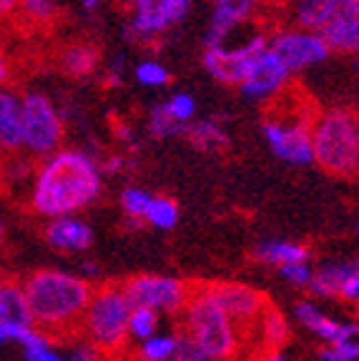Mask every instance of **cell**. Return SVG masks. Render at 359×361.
Wrapping results in <instances>:
<instances>
[{
  "instance_id": "6da1fadb",
  "label": "cell",
  "mask_w": 359,
  "mask_h": 361,
  "mask_svg": "<svg viewBox=\"0 0 359 361\" xmlns=\"http://www.w3.org/2000/svg\"><path fill=\"white\" fill-rule=\"evenodd\" d=\"M101 191V166L86 151L61 148L35 169L28 201L35 214L53 221L88 209Z\"/></svg>"
},
{
  "instance_id": "7a4b0ae2",
  "label": "cell",
  "mask_w": 359,
  "mask_h": 361,
  "mask_svg": "<svg viewBox=\"0 0 359 361\" xmlns=\"http://www.w3.org/2000/svg\"><path fill=\"white\" fill-rule=\"evenodd\" d=\"M30 322L53 341L78 338L81 319L86 314L93 283L63 269H38L23 279Z\"/></svg>"
},
{
  "instance_id": "3957f363",
  "label": "cell",
  "mask_w": 359,
  "mask_h": 361,
  "mask_svg": "<svg viewBox=\"0 0 359 361\" xmlns=\"http://www.w3.org/2000/svg\"><path fill=\"white\" fill-rule=\"evenodd\" d=\"M359 113L352 108H326L312 123V164L331 176L357 173Z\"/></svg>"
},
{
  "instance_id": "277c9868",
  "label": "cell",
  "mask_w": 359,
  "mask_h": 361,
  "mask_svg": "<svg viewBox=\"0 0 359 361\" xmlns=\"http://www.w3.org/2000/svg\"><path fill=\"white\" fill-rule=\"evenodd\" d=\"M129 316L131 304L126 301L118 283L93 286L86 314L81 319L78 336L101 351L103 359H113L129 351Z\"/></svg>"
},
{
  "instance_id": "5b68a950",
  "label": "cell",
  "mask_w": 359,
  "mask_h": 361,
  "mask_svg": "<svg viewBox=\"0 0 359 361\" xmlns=\"http://www.w3.org/2000/svg\"><path fill=\"white\" fill-rule=\"evenodd\" d=\"M181 316H184L181 331L189 334L211 361H234L242 354L244 334L221 311V306L208 296L204 283L194 281L191 299L186 309L181 311Z\"/></svg>"
},
{
  "instance_id": "8992f818",
  "label": "cell",
  "mask_w": 359,
  "mask_h": 361,
  "mask_svg": "<svg viewBox=\"0 0 359 361\" xmlns=\"http://www.w3.org/2000/svg\"><path fill=\"white\" fill-rule=\"evenodd\" d=\"M312 123L314 116L304 101L292 103L289 90H284L269 103L261 133L279 161L289 166H307L312 164Z\"/></svg>"
},
{
  "instance_id": "52a82bcc",
  "label": "cell",
  "mask_w": 359,
  "mask_h": 361,
  "mask_svg": "<svg viewBox=\"0 0 359 361\" xmlns=\"http://www.w3.org/2000/svg\"><path fill=\"white\" fill-rule=\"evenodd\" d=\"M23 151L33 158H48L61 151L66 126L53 101L40 90H30L20 98Z\"/></svg>"
},
{
  "instance_id": "ba28073f",
  "label": "cell",
  "mask_w": 359,
  "mask_h": 361,
  "mask_svg": "<svg viewBox=\"0 0 359 361\" xmlns=\"http://www.w3.org/2000/svg\"><path fill=\"white\" fill-rule=\"evenodd\" d=\"M131 309H151L158 316H181L194 291V283L169 274H134L118 283Z\"/></svg>"
},
{
  "instance_id": "9c48e42d",
  "label": "cell",
  "mask_w": 359,
  "mask_h": 361,
  "mask_svg": "<svg viewBox=\"0 0 359 361\" xmlns=\"http://www.w3.org/2000/svg\"><path fill=\"white\" fill-rule=\"evenodd\" d=\"M269 48V35L254 33L239 45H219V48H204V71L213 80L226 85H239L249 73L252 63Z\"/></svg>"
},
{
  "instance_id": "30bf717a",
  "label": "cell",
  "mask_w": 359,
  "mask_h": 361,
  "mask_svg": "<svg viewBox=\"0 0 359 361\" xmlns=\"http://www.w3.org/2000/svg\"><path fill=\"white\" fill-rule=\"evenodd\" d=\"M204 288L221 306V311L239 326L242 334H252L261 311L269 306V299L264 293L242 281H226V279L224 281H206Z\"/></svg>"
},
{
  "instance_id": "8fae6325",
  "label": "cell",
  "mask_w": 359,
  "mask_h": 361,
  "mask_svg": "<svg viewBox=\"0 0 359 361\" xmlns=\"http://www.w3.org/2000/svg\"><path fill=\"white\" fill-rule=\"evenodd\" d=\"M269 51L286 66L289 73H302L307 68H314L331 56L329 45L322 35L309 33L302 28L276 30L269 38Z\"/></svg>"
},
{
  "instance_id": "7c38bea8",
  "label": "cell",
  "mask_w": 359,
  "mask_h": 361,
  "mask_svg": "<svg viewBox=\"0 0 359 361\" xmlns=\"http://www.w3.org/2000/svg\"><path fill=\"white\" fill-rule=\"evenodd\" d=\"M134 16L126 33L131 40H153L186 20L191 0H131Z\"/></svg>"
},
{
  "instance_id": "4fadbf2b",
  "label": "cell",
  "mask_w": 359,
  "mask_h": 361,
  "mask_svg": "<svg viewBox=\"0 0 359 361\" xmlns=\"http://www.w3.org/2000/svg\"><path fill=\"white\" fill-rule=\"evenodd\" d=\"M292 73L286 71V66L266 48L257 61L252 63L249 73L244 75V80L236 88L242 90V96L249 101H261L271 103L279 93H284L289 88Z\"/></svg>"
},
{
  "instance_id": "5bb4252c",
  "label": "cell",
  "mask_w": 359,
  "mask_h": 361,
  "mask_svg": "<svg viewBox=\"0 0 359 361\" xmlns=\"http://www.w3.org/2000/svg\"><path fill=\"white\" fill-rule=\"evenodd\" d=\"M319 35L331 53L359 56V0H339L329 25Z\"/></svg>"
},
{
  "instance_id": "9a60e30c",
  "label": "cell",
  "mask_w": 359,
  "mask_h": 361,
  "mask_svg": "<svg viewBox=\"0 0 359 361\" xmlns=\"http://www.w3.org/2000/svg\"><path fill=\"white\" fill-rule=\"evenodd\" d=\"M45 243L58 254H83L93 246V228L76 216L53 219L45 226Z\"/></svg>"
},
{
  "instance_id": "2e32d148",
  "label": "cell",
  "mask_w": 359,
  "mask_h": 361,
  "mask_svg": "<svg viewBox=\"0 0 359 361\" xmlns=\"http://www.w3.org/2000/svg\"><path fill=\"white\" fill-rule=\"evenodd\" d=\"M359 266V259H344V261H329V264L319 266L312 274L307 291L314 299H337L342 296L344 286H347L349 276Z\"/></svg>"
},
{
  "instance_id": "e0dca14e",
  "label": "cell",
  "mask_w": 359,
  "mask_h": 361,
  "mask_svg": "<svg viewBox=\"0 0 359 361\" xmlns=\"http://www.w3.org/2000/svg\"><path fill=\"white\" fill-rule=\"evenodd\" d=\"M249 336H252L254 344H257V354H261V351L284 349V344L289 341V336H292L289 319H286V316L269 301V306L261 311V316L257 319V324H254Z\"/></svg>"
},
{
  "instance_id": "ac0fdd59",
  "label": "cell",
  "mask_w": 359,
  "mask_h": 361,
  "mask_svg": "<svg viewBox=\"0 0 359 361\" xmlns=\"http://www.w3.org/2000/svg\"><path fill=\"white\" fill-rule=\"evenodd\" d=\"M23 148L20 98L11 90H0V156H16Z\"/></svg>"
},
{
  "instance_id": "d6986e66",
  "label": "cell",
  "mask_w": 359,
  "mask_h": 361,
  "mask_svg": "<svg viewBox=\"0 0 359 361\" xmlns=\"http://www.w3.org/2000/svg\"><path fill=\"white\" fill-rule=\"evenodd\" d=\"M339 0H292V23L294 28L309 30L319 35L329 25L337 11Z\"/></svg>"
},
{
  "instance_id": "ffe728a7",
  "label": "cell",
  "mask_w": 359,
  "mask_h": 361,
  "mask_svg": "<svg viewBox=\"0 0 359 361\" xmlns=\"http://www.w3.org/2000/svg\"><path fill=\"white\" fill-rule=\"evenodd\" d=\"M294 319H297L307 331H312L317 338H322L324 344H331V341L339 336V331H342V324H339L337 319L326 316L314 301H309V299H302L294 304Z\"/></svg>"
},
{
  "instance_id": "44dd1931",
  "label": "cell",
  "mask_w": 359,
  "mask_h": 361,
  "mask_svg": "<svg viewBox=\"0 0 359 361\" xmlns=\"http://www.w3.org/2000/svg\"><path fill=\"white\" fill-rule=\"evenodd\" d=\"M0 322L33 326L28 301L23 293V283L16 281V279H0Z\"/></svg>"
},
{
  "instance_id": "7402d4cb",
  "label": "cell",
  "mask_w": 359,
  "mask_h": 361,
  "mask_svg": "<svg viewBox=\"0 0 359 361\" xmlns=\"http://www.w3.org/2000/svg\"><path fill=\"white\" fill-rule=\"evenodd\" d=\"M254 259L261 261V264L269 266H284V264H302V261H309V248L304 243L297 241H261L257 248H254Z\"/></svg>"
},
{
  "instance_id": "603a6c76",
  "label": "cell",
  "mask_w": 359,
  "mask_h": 361,
  "mask_svg": "<svg viewBox=\"0 0 359 361\" xmlns=\"http://www.w3.org/2000/svg\"><path fill=\"white\" fill-rule=\"evenodd\" d=\"M189 143L194 148L204 153H213V151H221V148L229 146V133L224 130V126L219 121L213 118H199V121H191L186 126V135Z\"/></svg>"
},
{
  "instance_id": "cb8c5ba5",
  "label": "cell",
  "mask_w": 359,
  "mask_h": 361,
  "mask_svg": "<svg viewBox=\"0 0 359 361\" xmlns=\"http://www.w3.org/2000/svg\"><path fill=\"white\" fill-rule=\"evenodd\" d=\"M322 361H359V322L342 324L339 336L324 344L319 351Z\"/></svg>"
},
{
  "instance_id": "d4e9b609",
  "label": "cell",
  "mask_w": 359,
  "mask_h": 361,
  "mask_svg": "<svg viewBox=\"0 0 359 361\" xmlns=\"http://www.w3.org/2000/svg\"><path fill=\"white\" fill-rule=\"evenodd\" d=\"M61 68L73 78H88L98 68V51L88 43H76L68 45L61 53Z\"/></svg>"
},
{
  "instance_id": "484cf974",
  "label": "cell",
  "mask_w": 359,
  "mask_h": 361,
  "mask_svg": "<svg viewBox=\"0 0 359 361\" xmlns=\"http://www.w3.org/2000/svg\"><path fill=\"white\" fill-rule=\"evenodd\" d=\"M143 224L153 226L158 231H171L179 224V203L169 196H153L143 216Z\"/></svg>"
},
{
  "instance_id": "4316f807",
  "label": "cell",
  "mask_w": 359,
  "mask_h": 361,
  "mask_svg": "<svg viewBox=\"0 0 359 361\" xmlns=\"http://www.w3.org/2000/svg\"><path fill=\"white\" fill-rule=\"evenodd\" d=\"M158 324H161V316L151 309H131L129 316V338L136 344H143L148 338H153L158 334Z\"/></svg>"
},
{
  "instance_id": "83f0119b",
  "label": "cell",
  "mask_w": 359,
  "mask_h": 361,
  "mask_svg": "<svg viewBox=\"0 0 359 361\" xmlns=\"http://www.w3.org/2000/svg\"><path fill=\"white\" fill-rule=\"evenodd\" d=\"M141 361H174L176 334H156L153 338L136 346L134 351Z\"/></svg>"
},
{
  "instance_id": "f1b7e54d",
  "label": "cell",
  "mask_w": 359,
  "mask_h": 361,
  "mask_svg": "<svg viewBox=\"0 0 359 361\" xmlns=\"http://www.w3.org/2000/svg\"><path fill=\"white\" fill-rule=\"evenodd\" d=\"M56 16L58 6L53 0H20V8L16 13V18H20L28 25H35V28H43V25L53 23Z\"/></svg>"
},
{
  "instance_id": "f546056e",
  "label": "cell",
  "mask_w": 359,
  "mask_h": 361,
  "mask_svg": "<svg viewBox=\"0 0 359 361\" xmlns=\"http://www.w3.org/2000/svg\"><path fill=\"white\" fill-rule=\"evenodd\" d=\"M148 133H151L153 138H158V141H163V138L186 135V126L171 118L163 103H156V106L151 108V113H148Z\"/></svg>"
},
{
  "instance_id": "4dcf8cb0",
  "label": "cell",
  "mask_w": 359,
  "mask_h": 361,
  "mask_svg": "<svg viewBox=\"0 0 359 361\" xmlns=\"http://www.w3.org/2000/svg\"><path fill=\"white\" fill-rule=\"evenodd\" d=\"M244 23L234 20V18L224 16V13H216L213 11L211 20H208V28H206V38H204V45L206 48H219V45H226V40L236 33V30L242 28Z\"/></svg>"
},
{
  "instance_id": "1f68e13d",
  "label": "cell",
  "mask_w": 359,
  "mask_h": 361,
  "mask_svg": "<svg viewBox=\"0 0 359 361\" xmlns=\"http://www.w3.org/2000/svg\"><path fill=\"white\" fill-rule=\"evenodd\" d=\"M136 80L146 88H163L171 83V71L158 61H141L134 71Z\"/></svg>"
},
{
  "instance_id": "d6a6232c",
  "label": "cell",
  "mask_w": 359,
  "mask_h": 361,
  "mask_svg": "<svg viewBox=\"0 0 359 361\" xmlns=\"http://www.w3.org/2000/svg\"><path fill=\"white\" fill-rule=\"evenodd\" d=\"M151 198H153V193L143 191V188H136V186L124 188V191H121V209H124V214L129 216V219L143 221Z\"/></svg>"
},
{
  "instance_id": "836d02e7",
  "label": "cell",
  "mask_w": 359,
  "mask_h": 361,
  "mask_svg": "<svg viewBox=\"0 0 359 361\" xmlns=\"http://www.w3.org/2000/svg\"><path fill=\"white\" fill-rule=\"evenodd\" d=\"M261 0H211V6L216 13H224V16L234 18L239 23H247L254 16V11L259 8Z\"/></svg>"
},
{
  "instance_id": "e575fe53",
  "label": "cell",
  "mask_w": 359,
  "mask_h": 361,
  "mask_svg": "<svg viewBox=\"0 0 359 361\" xmlns=\"http://www.w3.org/2000/svg\"><path fill=\"white\" fill-rule=\"evenodd\" d=\"M163 106H166L171 118L184 126H189L191 121H194V116H196V101H194L191 93H174Z\"/></svg>"
},
{
  "instance_id": "d590c367",
  "label": "cell",
  "mask_w": 359,
  "mask_h": 361,
  "mask_svg": "<svg viewBox=\"0 0 359 361\" xmlns=\"http://www.w3.org/2000/svg\"><path fill=\"white\" fill-rule=\"evenodd\" d=\"M174 361H211L204 354L201 346L194 341L186 331H176V354Z\"/></svg>"
},
{
  "instance_id": "8d00e7d4",
  "label": "cell",
  "mask_w": 359,
  "mask_h": 361,
  "mask_svg": "<svg viewBox=\"0 0 359 361\" xmlns=\"http://www.w3.org/2000/svg\"><path fill=\"white\" fill-rule=\"evenodd\" d=\"M276 271H279V276L284 279L286 283H292V286H297V288H307L309 281H312V274H314V269L309 266V261H302V264H284Z\"/></svg>"
},
{
  "instance_id": "74e56055",
  "label": "cell",
  "mask_w": 359,
  "mask_h": 361,
  "mask_svg": "<svg viewBox=\"0 0 359 361\" xmlns=\"http://www.w3.org/2000/svg\"><path fill=\"white\" fill-rule=\"evenodd\" d=\"M66 359L68 361H106L101 351L95 349V346H90L88 341L81 338V336H78V341H73V346L68 349Z\"/></svg>"
},
{
  "instance_id": "f35d334b",
  "label": "cell",
  "mask_w": 359,
  "mask_h": 361,
  "mask_svg": "<svg viewBox=\"0 0 359 361\" xmlns=\"http://www.w3.org/2000/svg\"><path fill=\"white\" fill-rule=\"evenodd\" d=\"M339 301H347V304H359V266H357V271H354L352 276H349V281H347V286H344Z\"/></svg>"
},
{
  "instance_id": "ab89813d",
  "label": "cell",
  "mask_w": 359,
  "mask_h": 361,
  "mask_svg": "<svg viewBox=\"0 0 359 361\" xmlns=\"http://www.w3.org/2000/svg\"><path fill=\"white\" fill-rule=\"evenodd\" d=\"M18 8H20V0H0V28L16 18Z\"/></svg>"
},
{
  "instance_id": "60d3db41",
  "label": "cell",
  "mask_w": 359,
  "mask_h": 361,
  "mask_svg": "<svg viewBox=\"0 0 359 361\" xmlns=\"http://www.w3.org/2000/svg\"><path fill=\"white\" fill-rule=\"evenodd\" d=\"M124 166H126V158L124 156H108V158H103L101 173H108V176L121 173V171H124Z\"/></svg>"
},
{
  "instance_id": "b9f144b4",
  "label": "cell",
  "mask_w": 359,
  "mask_h": 361,
  "mask_svg": "<svg viewBox=\"0 0 359 361\" xmlns=\"http://www.w3.org/2000/svg\"><path fill=\"white\" fill-rule=\"evenodd\" d=\"M13 75V68H11V58H8L6 48H3V43H0V90H3V85L11 80Z\"/></svg>"
},
{
  "instance_id": "7bdbcfd3",
  "label": "cell",
  "mask_w": 359,
  "mask_h": 361,
  "mask_svg": "<svg viewBox=\"0 0 359 361\" xmlns=\"http://www.w3.org/2000/svg\"><path fill=\"white\" fill-rule=\"evenodd\" d=\"M81 276H83L88 283H93L95 279H101V266L93 264V261H83V266H81Z\"/></svg>"
},
{
  "instance_id": "ee69618b",
  "label": "cell",
  "mask_w": 359,
  "mask_h": 361,
  "mask_svg": "<svg viewBox=\"0 0 359 361\" xmlns=\"http://www.w3.org/2000/svg\"><path fill=\"white\" fill-rule=\"evenodd\" d=\"M257 361H289L284 354V349H276V351H261L257 354Z\"/></svg>"
},
{
  "instance_id": "f6af8a7d",
  "label": "cell",
  "mask_w": 359,
  "mask_h": 361,
  "mask_svg": "<svg viewBox=\"0 0 359 361\" xmlns=\"http://www.w3.org/2000/svg\"><path fill=\"white\" fill-rule=\"evenodd\" d=\"M6 344H11V336H8L6 322H0V346H6Z\"/></svg>"
},
{
  "instance_id": "bcb514c9",
  "label": "cell",
  "mask_w": 359,
  "mask_h": 361,
  "mask_svg": "<svg viewBox=\"0 0 359 361\" xmlns=\"http://www.w3.org/2000/svg\"><path fill=\"white\" fill-rule=\"evenodd\" d=\"M106 361H141V359H139V356H136V354H129V351H126V354L113 356V359H106Z\"/></svg>"
},
{
  "instance_id": "7dc6e473",
  "label": "cell",
  "mask_w": 359,
  "mask_h": 361,
  "mask_svg": "<svg viewBox=\"0 0 359 361\" xmlns=\"http://www.w3.org/2000/svg\"><path fill=\"white\" fill-rule=\"evenodd\" d=\"M3 243H6V221L0 219V248H3Z\"/></svg>"
},
{
  "instance_id": "c3c4849f",
  "label": "cell",
  "mask_w": 359,
  "mask_h": 361,
  "mask_svg": "<svg viewBox=\"0 0 359 361\" xmlns=\"http://www.w3.org/2000/svg\"><path fill=\"white\" fill-rule=\"evenodd\" d=\"M48 361H68V359H66V354H58V351H53V356Z\"/></svg>"
},
{
  "instance_id": "681fc988",
  "label": "cell",
  "mask_w": 359,
  "mask_h": 361,
  "mask_svg": "<svg viewBox=\"0 0 359 361\" xmlns=\"http://www.w3.org/2000/svg\"><path fill=\"white\" fill-rule=\"evenodd\" d=\"M354 66H357V73H359V56H357V63H354Z\"/></svg>"
},
{
  "instance_id": "f907efd6",
  "label": "cell",
  "mask_w": 359,
  "mask_h": 361,
  "mask_svg": "<svg viewBox=\"0 0 359 361\" xmlns=\"http://www.w3.org/2000/svg\"><path fill=\"white\" fill-rule=\"evenodd\" d=\"M357 176H359V161H357Z\"/></svg>"
},
{
  "instance_id": "816d5d0a",
  "label": "cell",
  "mask_w": 359,
  "mask_h": 361,
  "mask_svg": "<svg viewBox=\"0 0 359 361\" xmlns=\"http://www.w3.org/2000/svg\"><path fill=\"white\" fill-rule=\"evenodd\" d=\"M357 233H359V224H357Z\"/></svg>"
}]
</instances>
